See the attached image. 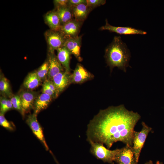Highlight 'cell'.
<instances>
[{"label": "cell", "instance_id": "cell-1", "mask_svg": "<svg viewBox=\"0 0 164 164\" xmlns=\"http://www.w3.org/2000/svg\"><path fill=\"white\" fill-rule=\"evenodd\" d=\"M140 118L123 104L101 110L88 125L87 140L104 144L108 149L117 142L132 147L134 127Z\"/></svg>", "mask_w": 164, "mask_h": 164}, {"label": "cell", "instance_id": "cell-2", "mask_svg": "<svg viewBox=\"0 0 164 164\" xmlns=\"http://www.w3.org/2000/svg\"><path fill=\"white\" fill-rule=\"evenodd\" d=\"M104 57L111 71L115 67L126 72L131 57V53L120 36H115L105 50Z\"/></svg>", "mask_w": 164, "mask_h": 164}, {"label": "cell", "instance_id": "cell-3", "mask_svg": "<svg viewBox=\"0 0 164 164\" xmlns=\"http://www.w3.org/2000/svg\"><path fill=\"white\" fill-rule=\"evenodd\" d=\"M91 145L90 152L97 159L105 162L113 164L115 156L119 149L110 150L106 148L103 143L88 140Z\"/></svg>", "mask_w": 164, "mask_h": 164}, {"label": "cell", "instance_id": "cell-4", "mask_svg": "<svg viewBox=\"0 0 164 164\" xmlns=\"http://www.w3.org/2000/svg\"><path fill=\"white\" fill-rule=\"evenodd\" d=\"M142 128L140 132L134 131L132 147L136 161L138 163L140 153L149 133L152 128L148 126L144 122L142 123Z\"/></svg>", "mask_w": 164, "mask_h": 164}, {"label": "cell", "instance_id": "cell-5", "mask_svg": "<svg viewBox=\"0 0 164 164\" xmlns=\"http://www.w3.org/2000/svg\"><path fill=\"white\" fill-rule=\"evenodd\" d=\"M44 35L47 44L48 52L54 53L55 50L64 46L66 38L59 31L50 29L45 32Z\"/></svg>", "mask_w": 164, "mask_h": 164}, {"label": "cell", "instance_id": "cell-6", "mask_svg": "<svg viewBox=\"0 0 164 164\" xmlns=\"http://www.w3.org/2000/svg\"><path fill=\"white\" fill-rule=\"evenodd\" d=\"M18 94L21 99L22 106L21 114L24 117L25 114L33 108L34 101L39 94L38 92L26 89L20 90Z\"/></svg>", "mask_w": 164, "mask_h": 164}, {"label": "cell", "instance_id": "cell-7", "mask_svg": "<svg viewBox=\"0 0 164 164\" xmlns=\"http://www.w3.org/2000/svg\"><path fill=\"white\" fill-rule=\"evenodd\" d=\"M37 114L33 113L27 116L26 122L36 137L43 143L47 150L49 149L46 142L42 128L37 118Z\"/></svg>", "mask_w": 164, "mask_h": 164}, {"label": "cell", "instance_id": "cell-8", "mask_svg": "<svg viewBox=\"0 0 164 164\" xmlns=\"http://www.w3.org/2000/svg\"><path fill=\"white\" fill-rule=\"evenodd\" d=\"M105 24L100 28L101 30H107L111 32H114L120 35H145L146 31L129 26L121 27L114 26L110 24L107 19L105 20Z\"/></svg>", "mask_w": 164, "mask_h": 164}, {"label": "cell", "instance_id": "cell-9", "mask_svg": "<svg viewBox=\"0 0 164 164\" xmlns=\"http://www.w3.org/2000/svg\"><path fill=\"white\" fill-rule=\"evenodd\" d=\"M114 162L118 164H138L136 161L132 147L126 145L119 149Z\"/></svg>", "mask_w": 164, "mask_h": 164}, {"label": "cell", "instance_id": "cell-10", "mask_svg": "<svg viewBox=\"0 0 164 164\" xmlns=\"http://www.w3.org/2000/svg\"><path fill=\"white\" fill-rule=\"evenodd\" d=\"M83 22L73 19L62 25L59 31L66 38L77 36Z\"/></svg>", "mask_w": 164, "mask_h": 164}, {"label": "cell", "instance_id": "cell-11", "mask_svg": "<svg viewBox=\"0 0 164 164\" xmlns=\"http://www.w3.org/2000/svg\"><path fill=\"white\" fill-rule=\"evenodd\" d=\"M71 74L65 71L61 72L55 76L51 80L55 85L58 96L71 84Z\"/></svg>", "mask_w": 164, "mask_h": 164}, {"label": "cell", "instance_id": "cell-12", "mask_svg": "<svg viewBox=\"0 0 164 164\" xmlns=\"http://www.w3.org/2000/svg\"><path fill=\"white\" fill-rule=\"evenodd\" d=\"M82 42L81 36L66 38L64 45L70 52L79 61H81L82 59L80 56V48Z\"/></svg>", "mask_w": 164, "mask_h": 164}, {"label": "cell", "instance_id": "cell-13", "mask_svg": "<svg viewBox=\"0 0 164 164\" xmlns=\"http://www.w3.org/2000/svg\"><path fill=\"white\" fill-rule=\"evenodd\" d=\"M93 77L94 76L81 64L78 63L71 74V84H81Z\"/></svg>", "mask_w": 164, "mask_h": 164}, {"label": "cell", "instance_id": "cell-14", "mask_svg": "<svg viewBox=\"0 0 164 164\" xmlns=\"http://www.w3.org/2000/svg\"><path fill=\"white\" fill-rule=\"evenodd\" d=\"M47 59L49 65L47 79L51 80L55 76L64 71V69L58 60L55 53L48 52Z\"/></svg>", "mask_w": 164, "mask_h": 164}, {"label": "cell", "instance_id": "cell-15", "mask_svg": "<svg viewBox=\"0 0 164 164\" xmlns=\"http://www.w3.org/2000/svg\"><path fill=\"white\" fill-rule=\"evenodd\" d=\"M44 20L50 29L55 31L60 30L62 25L55 9L47 12L44 16Z\"/></svg>", "mask_w": 164, "mask_h": 164}, {"label": "cell", "instance_id": "cell-16", "mask_svg": "<svg viewBox=\"0 0 164 164\" xmlns=\"http://www.w3.org/2000/svg\"><path fill=\"white\" fill-rule=\"evenodd\" d=\"M53 99L50 95L42 93L39 94L35 99L34 103V113L37 114L40 111L46 109Z\"/></svg>", "mask_w": 164, "mask_h": 164}, {"label": "cell", "instance_id": "cell-17", "mask_svg": "<svg viewBox=\"0 0 164 164\" xmlns=\"http://www.w3.org/2000/svg\"><path fill=\"white\" fill-rule=\"evenodd\" d=\"M57 51V58L61 63L65 71L70 73V57L71 54L64 46L58 48Z\"/></svg>", "mask_w": 164, "mask_h": 164}, {"label": "cell", "instance_id": "cell-18", "mask_svg": "<svg viewBox=\"0 0 164 164\" xmlns=\"http://www.w3.org/2000/svg\"><path fill=\"white\" fill-rule=\"evenodd\" d=\"M73 16L78 21L84 22L86 19L91 10L86 3L78 5L72 8Z\"/></svg>", "mask_w": 164, "mask_h": 164}, {"label": "cell", "instance_id": "cell-19", "mask_svg": "<svg viewBox=\"0 0 164 164\" xmlns=\"http://www.w3.org/2000/svg\"><path fill=\"white\" fill-rule=\"evenodd\" d=\"M42 82L35 71L28 73L24 80L23 86L26 89L32 90L40 85Z\"/></svg>", "mask_w": 164, "mask_h": 164}, {"label": "cell", "instance_id": "cell-20", "mask_svg": "<svg viewBox=\"0 0 164 164\" xmlns=\"http://www.w3.org/2000/svg\"><path fill=\"white\" fill-rule=\"evenodd\" d=\"M55 10L59 17L62 25L73 19L72 9L69 6L55 8Z\"/></svg>", "mask_w": 164, "mask_h": 164}, {"label": "cell", "instance_id": "cell-21", "mask_svg": "<svg viewBox=\"0 0 164 164\" xmlns=\"http://www.w3.org/2000/svg\"><path fill=\"white\" fill-rule=\"evenodd\" d=\"M0 92L2 96L10 98L13 95L9 80L3 74H0Z\"/></svg>", "mask_w": 164, "mask_h": 164}, {"label": "cell", "instance_id": "cell-22", "mask_svg": "<svg viewBox=\"0 0 164 164\" xmlns=\"http://www.w3.org/2000/svg\"><path fill=\"white\" fill-rule=\"evenodd\" d=\"M49 69V63L47 59L38 70L36 71L37 75L42 82H44L47 79Z\"/></svg>", "mask_w": 164, "mask_h": 164}, {"label": "cell", "instance_id": "cell-23", "mask_svg": "<svg viewBox=\"0 0 164 164\" xmlns=\"http://www.w3.org/2000/svg\"><path fill=\"white\" fill-rule=\"evenodd\" d=\"M13 108L22 113V106L21 99L18 94L13 95L10 98Z\"/></svg>", "mask_w": 164, "mask_h": 164}, {"label": "cell", "instance_id": "cell-24", "mask_svg": "<svg viewBox=\"0 0 164 164\" xmlns=\"http://www.w3.org/2000/svg\"><path fill=\"white\" fill-rule=\"evenodd\" d=\"M0 125L9 131H13L15 129L13 123L9 121L5 118L4 114L1 113H0Z\"/></svg>", "mask_w": 164, "mask_h": 164}, {"label": "cell", "instance_id": "cell-25", "mask_svg": "<svg viewBox=\"0 0 164 164\" xmlns=\"http://www.w3.org/2000/svg\"><path fill=\"white\" fill-rule=\"evenodd\" d=\"M106 2L105 0H86V4L91 11L97 7L104 5Z\"/></svg>", "mask_w": 164, "mask_h": 164}, {"label": "cell", "instance_id": "cell-26", "mask_svg": "<svg viewBox=\"0 0 164 164\" xmlns=\"http://www.w3.org/2000/svg\"><path fill=\"white\" fill-rule=\"evenodd\" d=\"M42 93H45L50 95L54 99L57 98L55 93L46 85L43 84L42 89Z\"/></svg>", "mask_w": 164, "mask_h": 164}, {"label": "cell", "instance_id": "cell-27", "mask_svg": "<svg viewBox=\"0 0 164 164\" xmlns=\"http://www.w3.org/2000/svg\"><path fill=\"white\" fill-rule=\"evenodd\" d=\"M69 0H55L53 1L55 8L69 6Z\"/></svg>", "mask_w": 164, "mask_h": 164}, {"label": "cell", "instance_id": "cell-28", "mask_svg": "<svg viewBox=\"0 0 164 164\" xmlns=\"http://www.w3.org/2000/svg\"><path fill=\"white\" fill-rule=\"evenodd\" d=\"M44 84L47 86L56 94V97L58 96L56 87L51 80L47 79L43 82Z\"/></svg>", "mask_w": 164, "mask_h": 164}, {"label": "cell", "instance_id": "cell-29", "mask_svg": "<svg viewBox=\"0 0 164 164\" xmlns=\"http://www.w3.org/2000/svg\"><path fill=\"white\" fill-rule=\"evenodd\" d=\"M86 3V0H69V6L71 8L78 5Z\"/></svg>", "mask_w": 164, "mask_h": 164}, {"label": "cell", "instance_id": "cell-30", "mask_svg": "<svg viewBox=\"0 0 164 164\" xmlns=\"http://www.w3.org/2000/svg\"><path fill=\"white\" fill-rule=\"evenodd\" d=\"M8 98L4 96H1L0 98V111L2 113L6 106Z\"/></svg>", "mask_w": 164, "mask_h": 164}, {"label": "cell", "instance_id": "cell-31", "mask_svg": "<svg viewBox=\"0 0 164 164\" xmlns=\"http://www.w3.org/2000/svg\"><path fill=\"white\" fill-rule=\"evenodd\" d=\"M145 164H153L152 161L150 160L149 162H146ZM156 164H163L162 162H160L159 161H157Z\"/></svg>", "mask_w": 164, "mask_h": 164}, {"label": "cell", "instance_id": "cell-32", "mask_svg": "<svg viewBox=\"0 0 164 164\" xmlns=\"http://www.w3.org/2000/svg\"><path fill=\"white\" fill-rule=\"evenodd\" d=\"M50 153H51L52 156H53V158L54 159L55 161V162H56V163H57V164H60L59 163V162H58V161H57V160L56 159V158L54 156V155L53 154L52 152H51V151H50Z\"/></svg>", "mask_w": 164, "mask_h": 164}]
</instances>
